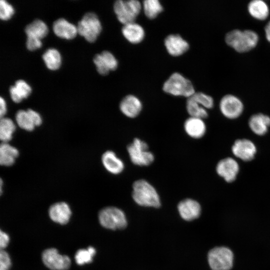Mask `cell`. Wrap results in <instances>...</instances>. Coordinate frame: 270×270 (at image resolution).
Wrapping results in <instances>:
<instances>
[{
  "label": "cell",
  "instance_id": "obj_9",
  "mask_svg": "<svg viewBox=\"0 0 270 270\" xmlns=\"http://www.w3.org/2000/svg\"><path fill=\"white\" fill-rule=\"evenodd\" d=\"M219 108L220 112L225 118L234 120L242 115L244 106L242 101L238 97L228 94L221 98Z\"/></svg>",
  "mask_w": 270,
  "mask_h": 270
},
{
  "label": "cell",
  "instance_id": "obj_22",
  "mask_svg": "<svg viewBox=\"0 0 270 270\" xmlns=\"http://www.w3.org/2000/svg\"><path fill=\"white\" fill-rule=\"evenodd\" d=\"M52 28L56 35L66 39H72L78 33L77 27L62 18L54 21Z\"/></svg>",
  "mask_w": 270,
  "mask_h": 270
},
{
  "label": "cell",
  "instance_id": "obj_2",
  "mask_svg": "<svg viewBox=\"0 0 270 270\" xmlns=\"http://www.w3.org/2000/svg\"><path fill=\"white\" fill-rule=\"evenodd\" d=\"M258 40V34L251 30H233L225 36L226 44L238 52L250 50L256 46Z\"/></svg>",
  "mask_w": 270,
  "mask_h": 270
},
{
  "label": "cell",
  "instance_id": "obj_18",
  "mask_svg": "<svg viewBox=\"0 0 270 270\" xmlns=\"http://www.w3.org/2000/svg\"><path fill=\"white\" fill-rule=\"evenodd\" d=\"M142 108V105L140 100L132 94L126 96L120 104L121 112L126 117L131 118L138 116Z\"/></svg>",
  "mask_w": 270,
  "mask_h": 270
},
{
  "label": "cell",
  "instance_id": "obj_10",
  "mask_svg": "<svg viewBox=\"0 0 270 270\" xmlns=\"http://www.w3.org/2000/svg\"><path fill=\"white\" fill-rule=\"evenodd\" d=\"M42 258L44 265L51 270H68L71 264L70 258L60 254L55 248L45 250Z\"/></svg>",
  "mask_w": 270,
  "mask_h": 270
},
{
  "label": "cell",
  "instance_id": "obj_32",
  "mask_svg": "<svg viewBox=\"0 0 270 270\" xmlns=\"http://www.w3.org/2000/svg\"><path fill=\"white\" fill-rule=\"evenodd\" d=\"M96 253V250L92 246H88L87 249H80L74 256L76 262L80 266L90 263Z\"/></svg>",
  "mask_w": 270,
  "mask_h": 270
},
{
  "label": "cell",
  "instance_id": "obj_38",
  "mask_svg": "<svg viewBox=\"0 0 270 270\" xmlns=\"http://www.w3.org/2000/svg\"><path fill=\"white\" fill-rule=\"evenodd\" d=\"M6 112V104L4 100L2 98H0V118L4 117Z\"/></svg>",
  "mask_w": 270,
  "mask_h": 270
},
{
  "label": "cell",
  "instance_id": "obj_7",
  "mask_svg": "<svg viewBox=\"0 0 270 270\" xmlns=\"http://www.w3.org/2000/svg\"><path fill=\"white\" fill-rule=\"evenodd\" d=\"M102 28L101 23L98 16L92 12L84 14L77 26L78 33L90 42L96 40Z\"/></svg>",
  "mask_w": 270,
  "mask_h": 270
},
{
  "label": "cell",
  "instance_id": "obj_19",
  "mask_svg": "<svg viewBox=\"0 0 270 270\" xmlns=\"http://www.w3.org/2000/svg\"><path fill=\"white\" fill-rule=\"evenodd\" d=\"M101 160L104 168L112 174H119L124 170V162L112 150H108L104 152Z\"/></svg>",
  "mask_w": 270,
  "mask_h": 270
},
{
  "label": "cell",
  "instance_id": "obj_36",
  "mask_svg": "<svg viewBox=\"0 0 270 270\" xmlns=\"http://www.w3.org/2000/svg\"><path fill=\"white\" fill-rule=\"evenodd\" d=\"M42 42L40 40L32 38L27 37L26 41V46L30 50H34L42 46Z\"/></svg>",
  "mask_w": 270,
  "mask_h": 270
},
{
  "label": "cell",
  "instance_id": "obj_16",
  "mask_svg": "<svg viewBox=\"0 0 270 270\" xmlns=\"http://www.w3.org/2000/svg\"><path fill=\"white\" fill-rule=\"evenodd\" d=\"M165 47L170 54L180 56L186 52L189 48L188 43L177 34L168 36L164 40Z\"/></svg>",
  "mask_w": 270,
  "mask_h": 270
},
{
  "label": "cell",
  "instance_id": "obj_28",
  "mask_svg": "<svg viewBox=\"0 0 270 270\" xmlns=\"http://www.w3.org/2000/svg\"><path fill=\"white\" fill-rule=\"evenodd\" d=\"M16 129L14 122L8 118H2L0 121V139L2 142H8Z\"/></svg>",
  "mask_w": 270,
  "mask_h": 270
},
{
  "label": "cell",
  "instance_id": "obj_5",
  "mask_svg": "<svg viewBox=\"0 0 270 270\" xmlns=\"http://www.w3.org/2000/svg\"><path fill=\"white\" fill-rule=\"evenodd\" d=\"M98 220L103 227L112 230L123 229L127 225L124 212L114 206H108L100 210Z\"/></svg>",
  "mask_w": 270,
  "mask_h": 270
},
{
  "label": "cell",
  "instance_id": "obj_20",
  "mask_svg": "<svg viewBox=\"0 0 270 270\" xmlns=\"http://www.w3.org/2000/svg\"><path fill=\"white\" fill-rule=\"evenodd\" d=\"M248 125L254 134L263 136L268 132L270 127V117L262 113L254 114L250 118Z\"/></svg>",
  "mask_w": 270,
  "mask_h": 270
},
{
  "label": "cell",
  "instance_id": "obj_27",
  "mask_svg": "<svg viewBox=\"0 0 270 270\" xmlns=\"http://www.w3.org/2000/svg\"><path fill=\"white\" fill-rule=\"evenodd\" d=\"M24 32L27 37L40 40L47 34L48 28L46 24L42 20H35L26 26Z\"/></svg>",
  "mask_w": 270,
  "mask_h": 270
},
{
  "label": "cell",
  "instance_id": "obj_12",
  "mask_svg": "<svg viewBox=\"0 0 270 270\" xmlns=\"http://www.w3.org/2000/svg\"><path fill=\"white\" fill-rule=\"evenodd\" d=\"M231 149L233 155L244 162L252 160L257 152V148L254 142L244 138L236 140Z\"/></svg>",
  "mask_w": 270,
  "mask_h": 270
},
{
  "label": "cell",
  "instance_id": "obj_13",
  "mask_svg": "<svg viewBox=\"0 0 270 270\" xmlns=\"http://www.w3.org/2000/svg\"><path fill=\"white\" fill-rule=\"evenodd\" d=\"M15 118L16 122L20 128L29 132L32 131L36 126L41 125L42 121L40 115L30 108L26 110H18Z\"/></svg>",
  "mask_w": 270,
  "mask_h": 270
},
{
  "label": "cell",
  "instance_id": "obj_14",
  "mask_svg": "<svg viewBox=\"0 0 270 270\" xmlns=\"http://www.w3.org/2000/svg\"><path fill=\"white\" fill-rule=\"evenodd\" d=\"M93 61L98 72L102 75H106L110 71L116 70L118 66V60L114 56L106 50L96 54Z\"/></svg>",
  "mask_w": 270,
  "mask_h": 270
},
{
  "label": "cell",
  "instance_id": "obj_25",
  "mask_svg": "<svg viewBox=\"0 0 270 270\" xmlns=\"http://www.w3.org/2000/svg\"><path fill=\"white\" fill-rule=\"evenodd\" d=\"M19 155L18 150L8 142H2L0 146V164L2 166H12Z\"/></svg>",
  "mask_w": 270,
  "mask_h": 270
},
{
  "label": "cell",
  "instance_id": "obj_30",
  "mask_svg": "<svg viewBox=\"0 0 270 270\" xmlns=\"http://www.w3.org/2000/svg\"><path fill=\"white\" fill-rule=\"evenodd\" d=\"M186 108L188 113L191 117L204 120L208 116L207 110L191 98L187 99Z\"/></svg>",
  "mask_w": 270,
  "mask_h": 270
},
{
  "label": "cell",
  "instance_id": "obj_26",
  "mask_svg": "<svg viewBox=\"0 0 270 270\" xmlns=\"http://www.w3.org/2000/svg\"><path fill=\"white\" fill-rule=\"evenodd\" d=\"M32 91L30 86L24 80H19L16 82L15 85L10 88V94L12 100L16 103L20 102L26 98Z\"/></svg>",
  "mask_w": 270,
  "mask_h": 270
},
{
  "label": "cell",
  "instance_id": "obj_17",
  "mask_svg": "<svg viewBox=\"0 0 270 270\" xmlns=\"http://www.w3.org/2000/svg\"><path fill=\"white\" fill-rule=\"evenodd\" d=\"M48 214L50 219L55 222L66 224L70 220L72 210L67 203L64 202H58L50 207Z\"/></svg>",
  "mask_w": 270,
  "mask_h": 270
},
{
  "label": "cell",
  "instance_id": "obj_33",
  "mask_svg": "<svg viewBox=\"0 0 270 270\" xmlns=\"http://www.w3.org/2000/svg\"><path fill=\"white\" fill-rule=\"evenodd\" d=\"M190 98H191L206 110L212 108L214 107V102L212 98L204 93L196 92Z\"/></svg>",
  "mask_w": 270,
  "mask_h": 270
},
{
  "label": "cell",
  "instance_id": "obj_39",
  "mask_svg": "<svg viewBox=\"0 0 270 270\" xmlns=\"http://www.w3.org/2000/svg\"><path fill=\"white\" fill-rule=\"evenodd\" d=\"M266 38L267 40L270 42V20L266 24L264 27Z\"/></svg>",
  "mask_w": 270,
  "mask_h": 270
},
{
  "label": "cell",
  "instance_id": "obj_21",
  "mask_svg": "<svg viewBox=\"0 0 270 270\" xmlns=\"http://www.w3.org/2000/svg\"><path fill=\"white\" fill-rule=\"evenodd\" d=\"M184 128L186 134L194 139L202 138L206 132V124L203 119L191 117L184 122Z\"/></svg>",
  "mask_w": 270,
  "mask_h": 270
},
{
  "label": "cell",
  "instance_id": "obj_24",
  "mask_svg": "<svg viewBox=\"0 0 270 270\" xmlns=\"http://www.w3.org/2000/svg\"><path fill=\"white\" fill-rule=\"evenodd\" d=\"M250 14L254 18L260 20L267 18L270 14L268 4L262 0H253L248 5Z\"/></svg>",
  "mask_w": 270,
  "mask_h": 270
},
{
  "label": "cell",
  "instance_id": "obj_4",
  "mask_svg": "<svg viewBox=\"0 0 270 270\" xmlns=\"http://www.w3.org/2000/svg\"><path fill=\"white\" fill-rule=\"evenodd\" d=\"M126 150L130 161L134 165L148 166L154 160V156L148 150V144L140 138H134L128 145Z\"/></svg>",
  "mask_w": 270,
  "mask_h": 270
},
{
  "label": "cell",
  "instance_id": "obj_11",
  "mask_svg": "<svg viewBox=\"0 0 270 270\" xmlns=\"http://www.w3.org/2000/svg\"><path fill=\"white\" fill-rule=\"evenodd\" d=\"M216 174L228 183L234 182L236 179L240 171L238 162L232 157L221 159L216 167Z\"/></svg>",
  "mask_w": 270,
  "mask_h": 270
},
{
  "label": "cell",
  "instance_id": "obj_23",
  "mask_svg": "<svg viewBox=\"0 0 270 270\" xmlns=\"http://www.w3.org/2000/svg\"><path fill=\"white\" fill-rule=\"evenodd\" d=\"M122 32L125 38L134 44L140 43L143 40L145 36L143 28L135 22L124 24Z\"/></svg>",
  "mask_w": 270,
  "mask_h": 270
},
{
  "label": "cell",
  "instance_id": "obj_6",
  "mask_svg": "<svg viewBox=\"0 0 270 270\" xmlns=\"http://www.w3.org/2000/svg\"><path fill=\"white\" fill-rule=\"evenodd\" d=\"M142 8V4L136 0H118L114 5V12L117 18L124 25L134 22Z\"/></svg>",
  "mask_w": 270,
  "mask_h": 270
},
{
  "label": "cell",
  "instance_id": "obj_37",
  "mask_svg": "<svg viewBox=\"0 0 270 270\" xmlns=\"http://www.w3.org/2000/svg\"><path fill=\"white\" fill-rule=\"evenodd\" d=\"M10 241L8 235L5 232L0 230V248L1 250L6 248Z\"/></svg>",
  "mask_w": 270,
  "mask_h": 270
},
{
  "label": "cell",
  "instance_id": "obj_15",
  "mask_svg": "<svg viewBox=\"0 0 270 270\" xmlns=\"http://www.w3.org/2000/svg\"><path fill=\"white\" fill-rule=\"evenodd\" d=\"M178 212L182 219L190 221L197 218L200 216L201 206L196 200L186 198L178 204Z\"/></svg>",
  "mask_w": 270,
  "mask_h": 270
},
{
  "label": "cell",
  "instance_id": "obj_29",
  "mask_svg": "<svg viewBox=\"0 0 270 270\" xmlns=\"http://www.w3.org/2000/svg\"><path fill=\"white\" fill-rule=\"evenodd\" d=\"M42 57L46 67L50 70H56L60 66L61 56L60 52L55 48L48 49Z\"/></svg>",
  "mask_w": 270,
  "mask_h": 270
},
{
  "label": "cell",
  "instance_id": "obj_8",
  "mask_svg": "<svg viewBox=\"0 0 270 270\" xmlns=\"http://www.w3.org/2000/svg\"><path fill=\"white\" fill-rule=\"evenodd\" d=\"M233 254L226 247H216L208 254V262L212 270H229L233 264Z\"/></svg>",
  "mask_w": 270,
  "mask_h": 270
},
{
  "label": "cell",
  "instance_id": "obj_31",
  "mask_svg": "<svg viewBox=\"0 0 270 270\" xmlns=\"http://www.w3.org/2000/svg\"><path fill=\"white\" fill-rule=\"evenodd\" d=\"M145 15L150 19L156 18L163 10V7L158 0H146L143 2Z\"/></svg>",
  "mask_w": 270,
  "mask_h": 270
},
{
  "label": "cell",
  "instance_id": "obj_34",
  "mask_svg": "<svg viewBox=\"0 0 270 270\" xmlns=\"http://www.w3.org/2000/svg\"><path fill=\"white\" fill-rule=\"evenodd\" d=\"M14 12L13 7L4 0L0 1V18L2 20H7L11 18Z\"/></svg>",
  "mask_w": 270,
  "mask_h": 270
},
{
  "label": "cell",
  "instance_id": "obj_3",
  "mask_svg": "<svg viewBox=\"0 0 270 270\" xmlns=\"http://www.w3.org/2000/svg\"><path fill=\"white\" fill-rule=\"evenodd\" d=\"M162 89L170 94L187 98L196 92L192 82L178 72H174L164 82Z\"/></svg>",
  "mask_w": 270,
  "mask_h": 270
},
{
  "label": "cell",
  "instance_id": "obj_1",
  "mask_svg": "<svg viewBox=\"0 0 270 270\" xmlns=\"http://www.w3.org/2000/svg\"><path fill=\"white\" fill-rule=\"evenodd\" d=\"M132 188V198L138 205L155 208L160 206V199L157 190L146 180H136Z\"/></svg>",
  "mask_w": 270,
  "mask_h": 270
},
{
  "label": "cell",
  "instance_id": "obj_35",
  "mask_svg": "<svg viewBox=\"0 0 270 270\" xmlns=\"http://www.w3.org/2000/svg\"><path fill=\"white\" fill-rule=\"evenodd\" d=\"M12 265L8 254L4 250L0 252V270H9Z\"/></svg>",
  "mask_w": 270,
  "mask_h": 270
}]
</instances>
